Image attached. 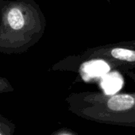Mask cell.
I'll list each match as a JSON object with an SVG mask.
<instances>
[{
  "mask_svg": "<svg viewBox=\"0 0 135 135\" xmlns=\"http://www.w3.org/2000/svg\"><path fill=\"white\" fill-rule=\"evenodd\" d=\"M109 59L118 69L129 71L135 69V41H122L107 50Z\"/></svg>",
  "mask_w": 135,
  "mask_h": 135,
  "instance_id": "cell-1",
  "label": "cell"
},
{
  "mask_svg": "<svg viewBox=\"0 0 135 135\" xmlns=\"http://www.w3.org/2000/svg\"><path fill=\"white\" fill-rule=\"evenodd\" d=\"M109 72H110L109 63L102 59L89 60L81 67V74L85 80L102 78Z\"/></svg>",
  "mask_w": 135,
  "mask_h": 135,
  "instance_id": "cell-2",
  "label": "cell"
},
{
  "mask_svg": "<svg viewBox=\"0 0 135 135\" xmlns=\"http://www.w3.org/2000/svg\"><path fill=\"white\" fill-rule=\"evenodd\" d=\"M123 85V79L118 72H109L102 77L101 86L107 95L116 94Z\"/></svg>",
  "mask_w": 135,
  "mask_h": 135,
  "instance_id": "cell-3",
  "label": "cell"
},
{
  "mask_svg": "<svg viewBox=\"0 0 135 135\" xmlns=\"http://www.w3.org/2000/svg\"><path fill=\"white\" fill-rule=\"evenodd\" d=\"M8 22L14 30H20L24 26V18L18 8H12L8 13Z\"/></svg>",
  "mask_w": 135,
  "mask_h": 135,
  "instance_id": "cell-4",
  "label": "cell"
},
{
  "mask_svg": "<svg viewBox=\"0 0 135 135\" xmlns=\"http://www.w3.org/2000/svg\"><path fill=\"white\" fill-rule=\"evenodd\" d=\"M123 73L126 75H127L130 79H132L134 81V83H135V72H133V71L129 70V71H124Z\"/></svg>",
  "mask_w": 135,
  "mask_h": 135,
  "instance_id": "cell-5",
  "label": "cell"
},
{
  "mask_svg": "<svg viewBox=\"0 0 135 135\" xmlns=\"http://www.w3.org/2000/svg\"><path fill=\"white\" fill-rule=\"evenodd\" d=\"M60 135H70V134H65V133H64V134H60Z\"/></svg>",
  "mask_w": 135,
  "mask_h": 135,
  "instance_id": "cell-6",
  "label": "cell"
},
{
  "mask_svg": "<svg viewBox=\"0 0 135 135\" xmlns=\"http://www.w3.org/2000/svg\"><path fill=\"white\" fill-rule=\"evenodd\" d=\"M0 135H1V134H0Z\"/></svg>",
  "mask_w": 135,
  "mask_h": 135,
  "instance_id": "cell-7",
  "label": "cell"
}]
</instances>
